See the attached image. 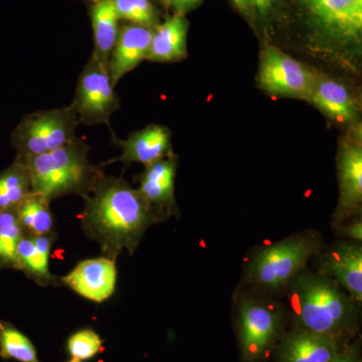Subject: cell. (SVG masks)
I'll return each mask as SVG.
<instances>
[{"mask_svg":"<svg viewBox=\"0 0 362 362\" xmlns=\"http://www.w3.org/2000/svg\"><path fill=\"white\" fill-rule=\"evenodd\" d=\"M102 345L103 340L95 331L83 329L71 335L68 341V350L74 359L87 361L101 351Z\"/></svg>","mask_w":362,"mask_h":362,"instance_id":"26","label":"cell"},{"mask_svg":"<svg viewBox=\"0 0 362 362\" xmlns=\"http://www.w3.org/2000/svg\"><path fill=\"white\" fill-rule=\"evenodd\" d=\"M235 330L240 362H268L286 332L284 308L270 298L246 293L238 304Z\"/></svg>","mask_w":362,"mask_h":362,"instance_id":"5","label":"cell"},{"mask_svg":"<svg viewBox=\"0 0 362 362\" xmlns=\"http://www.w3.org/2000/svg\"><path fill=\"white\" fill-rule=\"evenodd\" d=\"M61 282L80 296L101 303L115 292V259L108 257L86 259L65 277H62Z\"/></svg>","mask_w":362,"mask_h":362,"instance_id":"13","label":"cell"},{"mask_svg":"<svg viewBox=\"0 0 362 362\" xmlns=\"http://www.w3.org/2000/svg\"><path fill=\"white\" fill-rule=\"evenodd\" d=\"M23 235L16 209L0 211V271L18 270V247Z\"/></svg>","mask_w":362,"mask_h":362,"instance_id":"23","label":"cell"},{"mask_svg":"<svg viewBox=\"0 0 362 362\" xmlns=\"http://www.w3.org/2000/svg\"><path fill=\"white\" fill-rule=\"evenodd\" d=\"M90 147L81 138L37 156L21 157L30 169L32 192L52 202L77 194L84 197L104 175L89 160Z\"/></svg>","mask_w":362,"mask_h":362,"instance_id":"3","label":"cell"},{"mask_svg":"<svg viewBox=\"0 0 362 362\" xmlns=\"http://www.w3.org/2000/svg\"><path fill=\"white\" fill-rule=\"evenodd\" d=\"M294 329L346 342L358 337L361 305L332 279L303 270L287 288Z\"/></svg>","mask_w":362,"mask_h":362,"instance_id":"2","label":"cell"},{"mask_svg":"<svg viewBox=\"0 0 362 362\" xmlns=\"http://www.w3.org/2000/svg\"><path fill=\"white\" fill-rule=\"evenodd\" d=\"M235 6L247 18H255L256 16H267L265 4L263 0H232Z\"/></svg>","mask_w":362,"mask_h":362,"instance_id":"29","label":"cell"},{"mask_svg":"<svg viewBox=\"0 0 362 362\" xmlns=\"http://www.w3.org/2000/svg\"><path fill=\"white\" fill-rule=\"evenodd\" d=\"M78 119L71 105L33 112L21 119L11 135V143L21 157L47 153L73 141Z\"/></svg>","mask_w":362,"mask_h":362,"instance_id":"7","label":"cell"},{"mask_svg":"<svg viewBox=\"0 0 362 362\" xmlns=\"http://www.w3.org/2000/svg\"><path fill=\"white\" fill-rule=\"evenodd\" d=\"M51 202L42 195L30 194L16 209L23 235H42L54 233Z\"/></svg>","mask_w":362,"mask_h":362,"instance_id":"22","label":"cell"},{"mask_svg":"<svg viewBox=\"0 0 362 362\" xmlns=\"http://www.w3.org/2000/svg\"><path fill=\"white\" fill-rule=\"evenodd\" d=\"M263 1L264 4H265L267 11H268V13H270L274 6H275L276 0H263Z\"/></svg>","mask_w":362,"mask_h":362,"instance_id":"31","label":"cell"},{"mask_svg":"<svg viewBox=\"0 0 362 362\" xmlns=\"http://www.w3.org/2000/svg\"><path fill=\"white\" fill-rule=\"evenodd\" d=\"M339 199L333 216V228L361 216L362 204V144L361 129L342 140L337 156Z\"/></svg>","mask_w":362,"mask_h":362,"instance_id":"10","label":"cell"},{"mask_svg":"<svg viewBox=\"0 0 362 362\" xmlns=\"http://www.w3.org/2000/svg\"><path fill=\"white\" fill-rule=\"evenodd\" d=\"M188 21L185 16L173 14L153 28L146 59L156 63H175L187 56Z\"/></svg>","mask_w":362,"mask_h":362,"instance_id":"18","label":"cell"},{"mask_svg":"<svg viewBox=\"0 0 362 362\" xmlns=\"http://www.w3.org/2000/svg\"><path fill=\"white\" fill-rule=\"evenodd\" d=\"M89 1L96 2V1H98V0H89Z\"/></svg>","mask_w":362,"mask_h":362,"instance_id":"33","label":"cell"},{"mask_svg":"<svg viewBox=\"0 0 362 362\" xmlns=\"http://www.w3.org/2000/svg\"><path fill=\"white\" fill-rule=\"evenodd\" d=\"M84 199L83 230L110 259L123 251L133 255L150 226L160 223L138 190L122 178L102 175Z\"/></svg>","mask_w":362,"mask_h":362,"instance_id":"1","label":"cell"},{"mask_svg":"<svg viewBox=\"0 0 362 362\" xmlns=\"http://www.w3.org/2000/svg\"><path fill=\"white\" fill-rule=\"evenodd\" d=\"M346 342L292 328L278 343L274 362H330Z\"/></svg>","mask_w":362,"mask_h":362,"instance_id":"14","label":"cell"},{"mask_svg":"<svg viewBox=\"0 0 362 362\" xmlns=\"http://www.w3.org/2000/svg\"><path fill=\"white\" fill-rule=\"evenodd\" d=\"M153 30L144 26L121 25L118 37L108 61L109 73L114 86L146 59Z\"/></svg>","mask_w":362,"mask_h":362,"instance_id":"16","label":"cell"},{"mask_svg":"<svg viewBox=\"0 0 362 362\" xmlns=\"http://www.w3.org/2000/svg\"><path fill=\"white\" fill-rule=\"evenodd\" d=\"M337 235L345 238L352 242H361L362 240V221L361 216H357L351 218V221H344L341 225L335 228Z\"/></svg>","mask_w":362,"mask_h":362,"instance_id":"28","label":"cell"},{"mask_svg":"<svg viewBox=\"0 0 362 362\" xmlns=\"http://www.w3.org/2000/svg\"><path fill=\"white\" fill-rule=\"evenodd\" d=\"M56 235H23L18 247V270H21L40 286L54 284V276L49 271V256Z\"/></svg>","mask_w":362,"mask_h":362,"instance_id":"19","label":"cell"},{"mask_svg":"<svg viewBox=\"0 0 362 362\" xmlns=\"http://www.w3.org/2000/svg\"><path fill=\"white\" fill-rule=\"evenodd\" d=\"M119 20L153 30L159 25L158 13L150 0H113Z\"/></svg>","mask_w":362,"mask_h":362,"instance_id":"25","label":"cell"},{"mask_svg":"<svg viewBox=\"0 0 362 362\" xmlns=\"http://www.w3.org/2000/svg\"><path fill=\"white\" fill-rule=\"evenodd\" d=\"M114 88L108 64L92 54L78 77L71 104L77 113L78 122L86 125L109 124L111 116L120 107Z\"/></svg>","mask_w":362,"mask_h":362,"instance_id":"8","label":"cell"},{"mask_svg":"<svg viewBox=\"0 0 362 362\" xmlns=\"http://www.w3.org/2000/svg\"><path fill=\"white\" fill-rule=\"evenodd\" d=\"M319 45L334 52L361 47L362 0H296Z\"/></svg>","mask_w":362,"mask_h":362,"instance_id":"6","label":"cell"},{"mask_svg":"<svg viewBox=\"0 0 362 362\" xmlns=\"http://www.w3.org/2000/svg\"><path fill=\"white\" fill-rule=\"evenodd\" d=\"M307 101L337 123L352 124L358 116V103L349 88L319 71H315Z\"/></svg>","mask_w":362,"mask_h":362,"instance_id":"15","label":"cell"},{"mask_svg":"<svg viewBox=\"0 0 362 362\" xmlns=\"http://www.w3.org/2000/svg\"><path fill=\"white\" fill-rule=\"evenodd\" d=\"M164 6L171 9L175 14L185 16L201 6L204 0H159Z\"/></svg>","mask_w":362,"mask_h":362,"instance_id":"30","label":"cell"},{"mask_svg":"<svg viewBox=\"0 0 362 362\" xmlns=\"http://www.w3.org/2000/svg\"><path fill=\"white\" fill-rule=\"evenodd\" d=\"M322 249L315 230L290 235L259 250L246 270L247 284L259 295L277 294L287 290L293 279L305 270L309 259Z\"/></svg>","mask_w":362,"mask_h":362,"instance_id":"4","label":"cell"},{"mask_svg":"<svg viewBox=\"0 0 362 362\" xmlns=\"http://www.w3.org/2000/svg\"><path fill=\"white\" fill-rule=\"evenodd\" d=\"M330 362H362L361 337L344 343L337 356Z\"/></svg>","mask_w":362,"mask_h":362,"instance_id":"27","label":"cell"},{"mask_svg":"<svg viewBox=\"0 0 362 362\" xmlns=\"http://www.w3.org/2000/svg\"><path fill=\"white\" fill-rule=\"evenodd\" d=\"M69 362H81L80 361H78V359H71V361H69Z\"/></svg>","mask_w":362,"mask_h":362,"instance_id":"32","label":"cell"},{"mask_svg":"<svg viewBox=\"0 0 362 362\" xmlns=\"http://www.w3.org/2000/svg\"><path fill=\"white\" fill-rule=\"evenodd\" d=\"M122 154L116 159L124 163L139 162L145 166L173 154L171 132L157 124L131 133L125 140H119Z\"/></svg>","mask_w":362,"mask_h":362,"instance_id":"17","label":"cell"},{"mask_svg":"<svg viewBox=\"0 0 362 362\" xmlns=\"http://www.w3.org/2000/svg\"><path fill=\"white\" fill-rule=\"evenodd\" d=\"M0 356L20 362H40L32 341L13 324L0 321Z\"/></svg>","mask_w":362,"mask_h":362,"instance_id":"24","label":"cell"},{"mask_svg":"<svg viewBox=\"0 0 362 362\" xmlns=\"http://www.w3.org/2000/svg\"><path fill=\"white\" fill-rule=\"evenodd\" d=\"M315 71L274 45H266L261 54L258 74L259 87L275 97L307 101Z\"/></svg>","mask_w":362,"mask_h":362,"instance_id":"9","label":"cell"},{"mask_svg":"<svg viewBox=\"0 0 362 362\" xmlns=\"http://www.w3.org/2000/svg\"><path fill=\"white\" fill-rule=\"evenodd\" d=\"M30 194V169L25 161L16 156L13 164L0 173V211L18 209Z\"/></svg>","mask_w":362,"mask_h":362,"instance_id":"21","label":"cell"},{"mask_svg":"<svg viewBox=\"0 0 362 362\" xmlns=\"http://www.w3.org/2000/svg\"><path fill=\"white\" fill-rule=\"evenodd\" d=\"M177 160L175 154L145 166L138 177V192L160 221L177 216L175 202V176Z\"/></svg>","mask_w":362,"mask_h":362,"instance_id":"11","label":"cell"},{"mask_svg":"<svg viewBox=\"0 0 362 362\" xmlns=\"http://www.w3.org/2000/svg\"><path fill=\"white\" fill-rule=\"evenodd\" d=\"M319 274L334 280L357 304L362 302L361 242L340 240L323 252Z\"/></svg>","mask_w":362,"mask_h":362,"instance_id":"12","label":"cell"},{"mask_svg":"<svg viewBox=\"0 0 362 362\" xmlns=\"http://www.w3.org/2000/svg\"><path fill=\"white\" fill-rule=\"evenodd\" d=\"M93 30H94L96 58L108 64L109 58L118 37L119 18L113 0H98L90 9Z\"/></svg>","mask_w":362,"mask_h":362,"instance_id":"20","label":"cell"}]
</instances>
